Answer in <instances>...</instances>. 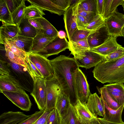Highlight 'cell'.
<instances>
[{"instance_id": "6da1fadb", "label": "cell", "mask_w": 124, "mask_h": 124, "mask_svg": "<svg viewBox=\"0 0 124 124\" xmlns=\"http://www.w3.org/2000/svg\"><path fill=\"white\" fill-rule=\"evenodd\" d=\"M54 77L60 84L64 93L69 96L73 105L78 100L75 85V76L79 67L74 57L61 55L50 60Z\"/></svg>"}, {"instance_id": "7a4b0ae2", "label": "cell", "mask_w": 124, "mask_h": 124, "mask_svg": "<svg viewBox=\"0 0 124 124\" xmlns=\"http://www.w3.org/2000/svg\"><path fill=\"white\" fill-rule=\"evenodd\" d=\"M94 78L102 83H124V55L110 61L104 60L93 71Z\"/></svg>"}, {"instance_id": "3957f363", "label": "cell", "mask_w": 124, "mask_h": 124, "mask_svg": "<svg viewBox=\"0 0 124 124\" xmlns=\"http://www.w3.org/2000/svg\"><path fill=\"white\" fill-rule=\"evenodd\" d=\"M9 61H7L10 71V75L18 81L24 90L30 93L32 92L34 88V82L26 67Z\"/></svg>"}, {"instance_id": "277c9868", "label": "cell", "mask_w": 124, "mask_h": 124, "mask_svg": "<svg viewBox=\"0 0 124 124\" xmlns=\"http://www.w3.org/2000/svg\"><path fill=\"white\" fill-rule=\"evenodd\" d=\"M46 100L45 110H51L55 108L58 97L64 92L59 83L54 76L46 79Z\"/></svg>"}, {"instance_id": "5b68a950", "label": "cell", "mask_w": 124, "mask_h": 124, "mask_svg": "<svg viewBox=\"0 0 124 124\" xmlns=\"http://www.w3.org/2000/svg\"><path fill=\"white\" fill-rule=\"evenodd\" d=\"M80 0H76L65 11L63 15L65 28L66 37L69 41H71V37L77 29L76 18L78 14V8Z\"/></svg>"}, {"instance_id": "8992f818", "label": "cell", "mask_w": 124, "mask_h": 124, "mask_svg": "<svg viewBox=\"0 0 124 124\" xmlns=\"http://www.w3.org/2000/svg\"><path fill=\"white\" fill-rule=\"evenodd\" d=\"M28 55L30 60L38 69L44 78L46 79L54 77V72L50 60L38 53H31Z\"/></svg>"}, {"instance_id": "52a82bcc", "label": "cell", "mask_w": 124, "mask_h": 124, "mask_svg": "<svg viewBox=\"0 0 124 124\" xmlns=\"http://www.w3.org/2000/svg\"><path fill=\"white\" fill-rule=\"evenodd\" d=\"M105 21V25L110 36L116 37L122 36L121 31L124 25V14L116 10Z\"/></svg>"}, {"instance_id": "ba28073f", "label": "cell", "mask_w": 124, "mask_h": 124, "mask_svg": "<svg viewBox=\"0 0 124 124\" xmlns=\"http://www.w3.org/2000/svg\"><path fill=\"white\" fill-rule=\"evenodd\" d=\"M46 79L44 78H37L34 82L33 90L30 93L40 110H45L46 107Z\"/></svg>"}, {"instance_id": "9c48e42d", "label": "cell", "mask_w": 124, "mask_h": 124, "mask_svg": "<svg viewBox=\"0 0 124 124\" xmlns=\"http://www.w3.org/2000/svg\"><path fill=\"white\" fill-rule=\"evenodd\" d=\"M75 85L78 100L82 103H86L91 93L86 77L79 68L76 75Z\"/></svg>"}, {"instance_id": "30bf717a", "label": "cell", "mask_w": 124, "mask_h": 124, "mask_svg": "<svg viewBox=\"0 0 124 124\" xmlns=\"http://www.w3.org/2000/svg\"><path fill=\"white\" fill-rule=\"evenodd\" d=\"M1 93L21 109L26 111L30 110L32 104L26 93H22L4 91Z\"/></svg>"}, {"instance_id": "8fae6325", "label": "cell", "mask_w": 124, "mask_h": 124, "mask_svg": "<svg viewBox=\"0 0 124 124\" xmlns=\"http://www.w3.org/2000/svg\"><path fill=\"white\" fill-rule=\"evenodd\" d=\"M69 41L66 38H60L58 36L48 44L39 54L46 58L53 55L58 54L60 52L68 49Z\"/></svg>"}, {"instance_id": "7c38bea8", "label": "cell", "mask_w": 124, "mask_h": 124, "mask_svg": "<svg viewBox=\"0 0 124 124\" xmlns=\"http://www.w3.org/2000/svg\"><path fill=\"white\" fill-rule=\"evenodd\" d=\"M77 120L82 124H87L97 116L93 114L87 107L86 103L80 102L78 100L73 105Z\"/></svg>"}, {"instance_id": "4fadbf2b", "label": "cell", "mask_w": 124, "mask_h": 124, "mask_svg": "<svg viewBox=\"0 0 124 124\" xmlns=\"http://www.w3.org/2000/svg\"><path fill=\"white\" fill-rule=\"evenodd\" d=\"M85 55L81 59H75L79 67L89 69L95 67L105 58L104 56L90 50L86 51Z\"/></svg>"}, {"instance_id": "5bb4252c", "label": "cell", "mask_w": 124, "mask_h": 124, "mask_svg": "<svg viewBox=\"0 0 124 124\" xmlns=\"http://www.w3.org/2000/svg\"><path fill=\"white\" fill-rule=\"evenodd\" d=\"M110 36L106 26L105 25L103 26L88 37L87 39L90 49L101 45Z\"/></svg>"}, {"instance_id": "9a60e30c", "label": "cell", "mask_w": 124, "mask_h": 124, "mask_svg": "<svg viewBox=\"0 0 124 124\" xmlns=\"http://www.w3.org/2000/svg\"><path fill=\"white\" fill-rule=\"evenodd\" d=\"M4 91L26 93L18 81L10 74L0 77V92Z\"/></svg>"}, {"instance_id": "2e32d148", "label": "cell", "mask_w": 124, "mask_h": 124, "mask_svg": "<svg viewBox=\"0 0 124 124\" xmlns=\"http://www.w3.org/2000/svg\"><path fill=\"white\" fill-rule=\"evenodd\" d=\"M76 59L82 58L85 52L90 49L87 39L76 41H69L68 48Z\"/></svg>"}, {"instance_id": "e0dca14e", "label": "cell", "mask_w": 124, "mask_h": 124, "mask_svg": "<svg viewBox=\"0 0 124 124\" xmlns=\"http://www.w3.org/2000/svg\"><path fill=\"white\" fill-rule=\"evenodd\" d=\"M55 38H50L44 34L43 30H38L37 34L33 39L31 53H39Z\"/></svg>"}, {"instance_id": "ac0fdd59", "label": "cell", "mask_w": 124, "mask_h": 124, "mask_svg": "<svg viewBox=\"0 0 124 124\" xmlns=\"http://www.w3.org/2000/svg\"><path fill=\"white\" fill-rule=\"evenodd\" d=\"M31 5H35L42 10L47 11L59 16L64 15L65 11L54 3L52 0H27Z\"/></svg>"}, {"instance_id": "d6986e66", "label": "cell", "mask_w": 124, "mask_h": 124, "mask_svg": "<svg viewBox=\"0 0 124 124\" xmlns=\"http://www.w3.org/2000/svg\"><path fill=\"white\" fill-rule=\"evenodd\" d=\"M86 105L93 114L104 117V111L102 101L96 93L91 94Z\"/></svg>"}, {"instance_id": "ffe728a7", "label": "cell", "mask_w": 124, "mask_h": 124, "mask_svg": "<svg viewBox=\"0 0 124 124\" xmlns=\"http://www.w3.org/2000/svg\"><path fill=\"white\" fill-rule=\"evenodd\" d=\"M116 37L110 36V38L101 45L89 50L104 56L116 50L121 46L117 42Z\"/></svg>"}, {"instance_id": "44dd1931", "label": "cell", "mask_w": 124, "mask_h": 124, "mask_svg": "<svg viewBox=\"0 0 124 124\" xmlns=\"http://www.w3.org/2000/svg\"><path fill=\"white\" fill-rule=\"evenodd\" d=\"M30 116L20 111L5 112L0 116V124H18Z\"/></svg>"}, {"instance_id": "7402d4cb", "label": "cell", "mask_w": 124, "mask_h": 124, "mask_svg": "<svg viewBox=\"0 0 124 124\" xmlns=\"http://www.w3.org/2000/svg\"><path fill=\"white\" fill-rule=\"evenodd\" d=\"M18 25L3 24L0 28V43L3 45L6 40H11L19 35Z\"/></svg>"}, {"instance_id": "603a6c76", "label": "cell", "mask_w": 124, "mask_h": 124, "mask_svg": "<svg viewBox=\"0 0 124 124\" xmlns=\"http://www.w3.org/2000/svg\"><path fill=\"white\" fill-rule=\"evenodd\" d=\"M101 99L104 111V116L102 118L106 121L111 122L118 123L123 122L122 119V115L124 108V104L121 106L118 109L114 110L109 108Z\"/></svg>"}, {"instance_id": "cb8c5ba5", "label": "cell", "mask_w": 124, "mask_h": 124, "mask_svg": "<svg viewBox=\"0 0 124 124\" xmlns=\"http://www.w3.org/2000/svg\"><path fill=\"white\" fill-rule=\"evenodd\" d=\"M17 25L19 35L33 38L37 34L38 30L30 24L28 18H24Z\"/></svg>"}, {"instance_id": "d4e9b609", "label": "cell", "mask_w": 124, "mask_h": 124, "mask_svg": "<svg viewBox=\"0 0 124 124\" xmlns=\"http://www.w3.org/2000/svg\"><path fill=\"white\" fill-rule=\"evenodd\" d=\"M33 38L18 35L11 40L18 48L29 54L31 53L33 43Z\"/></svg>"}, {"instance_id": "484cf974", "label": "cell", "mask_w": 124, "mask_h": 124, "mask_svg": "<svg viewBox=\"0 0 124 124\" xmlns=\"http://www.w3.org/2000/svg\"><path fill=\"white\" fill-rule=\"evenodd\" d=\"M71 104L69 96L64 93L58 97L55 108L62 117L66 113Z\"/></svg>"}, {"instance_id": "4316f807", "label": "cell", "mask_w": 124, "mask_h": 124, "mask_svg": "<svg viewBox=\"0 0 124 124\" xmlns=\"http://www.w3.org/2000/svg\"><path fill=\"white\" fill-rule=\"evenodd\" d=\"M39 22L43 28L45 34L51 38H55L58 36V31L46 19L42 17L33 19Z\"/></svg>"}, {"instance_id": "83f0119b", "label": "cell", "mask_w": 124, "mask_h": 124, "mask_svg": "<svg viewBox=\"0 0 124 124\" xmlns=\"http://www.w3.org/2000/svg\"><path fill=\"white\" fill-rule=\"evenodd\" d=\"M97 88L101 94L100 98L109 108L117 110L121 106L113 99L104 86L100 88L97 87Z\"/></svg>"}, {"instance_id": "f1b7e54d", "label": "cell", "mask_w": 124, "mask_h": 124, "mask_svg": "<svg viewBox=\"0 0 124 124\" xmlns=\"http://www.w3.org/2000/svg\"><path fill=\"white\" fill-rule=\"evenodd\" d=\"M45 15L43 11L38 7L33 5L26 7L24 10V18L32 19L43 17Z\"/></svg>"}, {"instance_id": "f546056e", "label": "cell", "mask_w": 124, "mask_h": 124, "mask_svg": "<svg viewBox=\"0 0 124 124\" xmlns=\"http://www.w3.org/2000/svg\"><path fill=\"white\" fill-rule=\"evenodd\" d=\"M0 20L3 24H14L5 0H0Z\"/></svg>"}, {"instance_id": "4dcf8cb0", "label": "cell", "mask_w": 124, "mask_h": 124, "mask_svg": "<svg viewBox=\"0 0 124 124\" xmlns=\"http://www.w3.org/2000/svg\"><path fill=\"white\" fill-rule=\"evenodd\" d=\"M78 9L97 14V0H80Z\"/></svg>"}, {"instance_id": "1f68e13d", "label": "cell", "mask_w": 124, "mask_h": 124, "mask_svg": "<svg viewBox=\"0 0 124 124\" xmlns=\"http://www.w3.org/2000/svg\"><path fill=\"white\" fill-rule=\"evenodd\" d=\"M105 20L102 17L97 14L92 21L89 23L85 29V31L95 32L105 25Z\"/></svg>"}, {"instance_id": "d6a6232c", "label": "cell", "mask_w": 124, "mask_h": 124, "mask_svg": "<svg viewBox=\"0 0 124 124\" xmlns=\"http://www.w3.org/2000/svg\"><path fill=\"white\" fill-rule=\"evenodd\" d=\"M77 119L71 104L66 113L61 117V124H76Z\"/></svg>"}, {"instance_id": "836d02e7", "label": "cell", "mask_w": 124, "mask_h": 124, "mask_svg": "<svg viewBox=\"0 0 124 124\" xmlns=\"http://www.w3.org/2000/svg\"><path fill=\"white\" fill-rule=\"evenodd\" d=\"M25 1V0H23L20 6L11 14L12 21L14 24L17 25L24 18V10L26 7Z\"/></svg>"}, {"instance_id": "e575fe53", "label": "cell", "mask_w": 124, "mask_h": 124, "mask_svg": "<svg viewBox=\"0 0 124 124\" xmlns=\"http://www.w3.org/2000/svg\"><path fill=\"white\" fill-rule=\"evenodd\" d=\"M28 55L25 60V66L32 77L34 82L37 78L44 77L38 69L30 60Z\"/></svg>"}, {"instance_id": "d590c367", "label": "cell", "mask_w": 124, "mask_h": 124, "mask_svg": "<svg viewBox=\"0 0 124 124\" xmlns=\"http://www.w3.org/2000/svg\"><path fill=\"white\" fill-rule=\"evenodd\" d=\"M6 51V54L8 59L11 62L25 66V60L21 57L12 52L5 43L3 44Z\"/></svg>"}, {"instance_id": "8d00e7d4", "label": "cell", "mask_w": 124, "mask_h": 124, "mask_svg": "<svg viewBox=\"0 0 124 124\" xmlns=\"http://www.w3.org/2000/svg\"><path fill=\"white\" fill-rule=\"evenodd\" d=\"M94 32L80 30L77 29L72 35L70 41H76L87 39L90 34Z\"/></svg>"}, {"instance_id": "74e56055", "label": "cell", "mask_w": 124, "mask_h": 124, "mask_svg": "<svg viewBox=\"0 0 124 124\" xmlns=\"http://www.w3.org/2000/svg\"><path fill=\"white\" fill-rule=\"evenodd\" d=\"M124 55V47L121 46L112 52L105 56L104 60L110 61L119 58Z\"/></svg>"}, {"instance_id": "f35d334b", "label": "cell", "mask_w": 124, "mask_h": 124, "mask_svg": "<svg viewBox=\"0 0 124 124\" xmlns=\"http://www.w3.org/2000/svg\"><path fill=\"white\" fill-rule=\"evenodd\" d=\"M61 117L56 109H53L50 113L46 124H61Z\"/></svg>"}, {"instance_id": "ab89813d", "label": "cell", "mask_w": 124, "mask_h": 124, "mask_svg": "<svg viewBox=\"0 0 124 124\" xmlns=\"http://www.w3.org/2000/svg\"><path fill=\"white\" fill-rule=\"evenodd\" d=\"M6 43L12 52L16 54L21 57L25 60L28 54L17 48L12 42L6 40L4 43Z\"/></svg>"}, {"instance_id": "60d3db41", "label": "cell", "mask_w": 124, "mask_h": 124, "mask_svg": "<svg viewBox=\"0 0 124 124\" xmlns=\"http://www.w3.org/2000/svg\"><path fill=\"white\" fill-rule=\"evenodd\" d=\"M44 110H40L36 111L33 114L30 115L27 118L23 120L18 124H33L42 115Z\"/></svg>"}, {"instance_id": "b9f144b4", "label": "cell", "mask_w": 124, "mask_h": 124, "mask_svg": "<svg viewBox=\"0 0 124 124\" xmlns=\"http://www.w3.org/2000/svg\"><path fill=\"white\" fill-rule=\"evenodd\" d=\"M107 90L124 93V84L115 83L104 85Z\"/></svg>"}, {"instance_id": "7bdbcfd3", "label": "cell", "mask_w": 124, "mask_h": 124, "mask_svg": "<svg viewBox=\"0 0 124 124\" xmlns=\"http://www.w3.org/2000/svg\"><path fill=\"white\" fill-rule=\"evenodd\" d=\"M23 0H5L8 10L11 14L18 7Z\"/></svg>"}, {"instance_id": "ee69618b", "label": "cell", "mask_w": 124, "mask_h": 124, "mask_svg": "<svg viewBox=\"0 0 124 124\" xmlns=\"http://www.w3.org/2000/svg\"><path fill=\"white\" fill-rule=\"evenodd\" d=\"M112 0H104L102 12V17L104 20L110 16V6Z\"/></svg>"}, {"instance_id": "f6af8a7d", "label": "cell", "mask_w": 124, "mask_h": 124, "mask_svg": "<svg viewBox=\"0 0 124 124\" xmlns=\"http://www.w3.org/2000/svg\"><path fill=\"white\" fill-rule=\"evenodd\" d=\"M0 77L10 74V71L7 62L5 60H0Z\"/></svg>"}, {"instance_id": "bcb514c9", "label": "cell", "mask_w": 124, "mask_h": 124, "mask_svg": "<svg viewBox=\"0 0 124 124\" xmlns=\"http://www.w3.org/2000/svg\"><path fill=\"white\" fill-rule=\"evenodd\" d=\"M76 24L78 30L84 31H85V29L88 24L86 20L78 13L76 18Z\"/></svg>"}, {"instance_id": "7dc6e473", "label": "cell", "mask_w": 124, "mask_h": 124, "mask_svg": "<svg viewBox=\"0 0 124 124\" xmlns=\"http://www.w3.org/2000/svg\"><path fill=\"white\" fill-rule=\"evenodd\" d=\"M52 1L65 11L70 7L72 0H52Z\"/></svg>"}, {"instance_id": "c3c4849f", "label": "cell", "mask_w": 124, "mask_h": 124, "mask_svg": "<svg viewBox=\"0 0 124 124\" xmlns=\"http://www.w3.org/2000/svg\"><path fill=\"white\" fill-rule=\"evenodd\" d=\"M78 13L86 20L88 24L92 21L96 15L97 14L95 13L78 9Z\"/></svg>"}, {"instance_id": "681fc988", "label": "cell", "mask_w": 124, "mask_h": 124, "mask_svg": "<svg viewBox=\"0 0 124 124\" xmlns=\"http://www.w3.org/2000/svg\"><path fill=\"white\" fill-rule=\"evenodd\" d=\"M52 110H45L42 115L33 124H46L47 119Z\"/></svg>"}, {"instance_id": "f907efd6", "label": "cell", "mask_w": 124, "mask_h": 124, "mask_svg": "<svg viewBox=\"0 0 124 124\" xmlns=\"http://www.w3.org/2000/svg\"><path fill=\"white\" fill-rule=\"evenodd\" d=\"M123 1L124 0H112L110 6V16L116 10V8L118 6L122 5Z\"/></svg>"}, {"instance_id": "816d5d0a", "label": "cell", "mask_w": 124, "mask_h": 124, "mask_svg": "<svg viewBox=\"0 0 124 124\" xmlns=\"http://www.w3.org/2000/svg\"><path fill=\"white\" fill-rule=\"evenodd\" d=\"M28 19L30 24L36 29L43 30V28L39 22L34 19Z\"/></svg>"}, {"instance_id": "f5cc1de1", "label": "cell", "mask_w": 124, "mask_h": 124, "mask_svg": "<svg viewBox=\"0 0 124 124\" xmlns=\"http://www.w3.org/2000/svg\"><path fill=\"white\" fill-rule=\"evenodd\" d=\"M103 1L104 0H97V14L102 16Z\"/></svg>"}, {"instance_id": "db71d44e", "label": "cell", "mask_w": 124, "mask_h": 124, "mask_svg": "<svg viewBox=\"0 0 124 124\" xmlns=\"http://www.w3.org/2000/svg\"><path fill=\"white\" fill-rule=\"evenodd\" d=\"M97 119L101 124H124V122L121 123H115L106 121L102 118L97 117Z\"/></svg>"}, {"instance_id": "11a10c76", "label": "cell", "mask_w": 124, "mask_h": 124, "mask_svg": "<svg viewBox=\"0 0 124 124\" xmlns=\"http://www.w3.org/2000/svg\"><path fill=\"white\" fill-rule=\"evenodd\" d=\"M66 34L63 31L61 30L58 31V36L60 39H63L66 38Z\"/></svg>"}, {"instance_id": "9f6ffc18", "label": "cell", "mask_w": 124, "mask_h": 124, "mask_svg": "<svg viewBox=\"0 0 124 124\" xmlns=\"http://www.w3.org/2000/svg\"><path fill=\"white\" fill-rule=\"evenodd\" d=\"M87 124H101L97 120V118L93 119V120L90 121Z\"/></svg>"}, {"instance_id": "6f0895ef", "label": "cell", "mask_w": 124, "mask_h": 124, "mask_svg": "<svg viewBox=\"0 0 124 124\" xmlns=\"http://www.w3.org/2000/svg\"><path fill=\"white\" fill-rule=\"evenodd\" d=\"M121 33L122 36L124 38V25L122 28L121 31Z\"/></svg>"}, {"instance_id": "680465c9", "label": "cell", "mask_w": 124, "mask_h": 124, "mask_svg": "<svg viewBox=\"0 0 124 124\" xmlns=\"http://www.w3.org/2000/svg\"><path fill=\"white\" fill-rule=\"evenodd\" d=\"M76 124H81L80 123L77 119V121Z\"/></svg>"}, {"instance_id": "91938a15", "label": "cell", "mask_w": 124, "mask_h": 124, "mask_svg": "<svg viewBox=\"0 0 124 124\" xmlns=\"http://www.w3.org/2000/svg\"><path fill=\"white\" fill-rule=\"evenodd\" d=\"M122 5L123 8L124 10V1L122 4Z\"/></svg>"}]
</instances>
